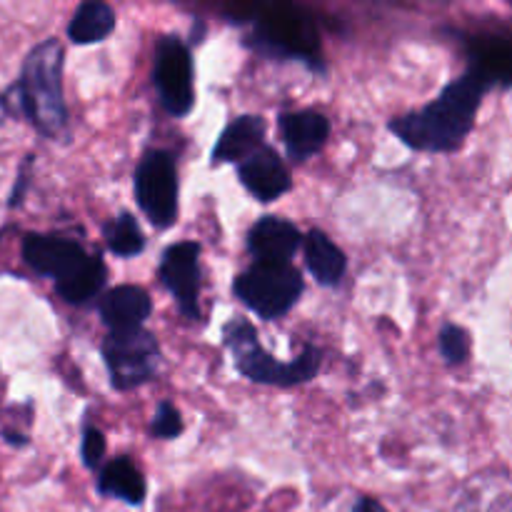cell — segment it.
I'll return each instance as SVG.
<instances>
[{"label": "cell", "instance_id": "23", "mask_svg": "<svg viewBox=\"0 0 512 512\" xmlns=\"http://www.w3.org/2000/svg\"><path fill=\"white\" fill-rule=\"evenodd\" d=\"M353 512H388V510H385L378 500L363 498V500H358V505H355Z\"/></svg>", "mask_w": 512, "mask_h": 512}, {"label": "cell", "instance_id": "2", "mask_svg": "<svg viewBox=\"0 0 512 512\" xmlns=\"http://www.w3.org/2000/svg\"><path fill=\"white\" fill-rule=\"evenodd\" d=\"M63 45L48 38L25 58L20 78L0 103L15 115H25L45 138H58L68 128V108L63 98Z\"/></svg>", "mask_w": 512, "mask_h": 512}, {"label": "cell", "instance_id": "8", "mask_svg": "<svg viewBox=\"0 0 512 512\" xmlns=\"http://www.w3.org/2000/svg\"><path fill=\"white\" fill-rule=\"evenodd\" d=\"M160 280L178 300L180 313L188 320H200V245L193 240L170 245L160 258Z\"/></svg>", "mask_w": 512, "mask_h": 512}, {"label": "cell", "instance_id": "15", "mask_svg": "<svg viewBox=\"0 0 512 512\" xmlns=\"http://www.w3.org/2000/svg\"><path fill=\"white\" fill-rule=\"evenodd\" d=\"M305 245V263L313 278L320 285L330 288L343 280L345 270H348V260H345L343 250L323 233V230H310L303 238Z\"/></svg>", "mask_w": 512, "mask_h": 512}, {"label": "cell", "instance_id": "21", "mask_svg": "<svg viewBox=\"0 0 512 512\" xmlns=\"http://www.w3.org/2000/svg\"><path fill=\"white\" fill-rule=\"evenodd\" d=\"M155 438L173 440L183 433V418H180L178 408L170 400H160L158 408L153 413V423H150Z\"/></svg>", "mask_w": 512, "mask_h": 512}, {"label": "cell", "instance_id": "3", "mask_svg": "<svg viewBox=\"0 0 512 512\" xmlns=\"http://www.w3.org/2000/svg\"><path fill=\"white\" fill-rule=\"evenodd\" d=\"M223 340L225 348L233 355V363L238 368V373L253 380V383L290 388V385L313 380L320 373V365H323V353L318 348H313V345L303 348V353L293 363H280V360H275L273 355L265 353L258 340V330L245 318L230 320L223 330Z\"/></svg>", "mask_w": 512, "mask_h": 512}, {"label": "cell", "instance_id": "16", "mask_svg": "<svg viewBox=\"0 0 512 512\" xmlns=\"http://www.w3.org/2000/svg\"><path fill=\"white\" fill-rule=\"evenodd\" d=\"M115 30V10L103 0H85L68 23V38L75 45L100 43Z\"/></svg>", "mask_w": 512, "mask_h": 512}, {"label": "cell", "instance_id": "18", "mask_svg": "<svg viewBox=\"0 0 512 512\" xmlns=\"http://www.w3.org/2000/svg\"><path fill=\"white\" fill-rule=\"evenodd\" d=\"M105 278H108V270H105L103 260L98 255H93V258L85 255V260L73 273H68L63 280L55 283V290H58L65 303L85 305L103 290Z\"/></svg>", "mask_w": 512, "mask_h": 512}, {"label": "cell", "instance_id": "4", "mask_svg": "<svg viewBox=\"0 0 512 512\" xmlns=\"http://www.w3.org/2000/svg\"><path fill=\"white\" fill-rule=\"evenodd\" d=\"M233 293L245 308L265 320H278L303 295V278L293 265L258 263L233 283Z\"/></svg>", "mask_w": 512, "mask_h": 512}, {"label": "cell", "instance_id": "10", "mask_svg": "<svg viewBox=\"0 0 512 512\" xmlns=\"http://www.w3.org/2000/svg\"><path fill=\"white\" fill-rule=\"evenodd\" d=\"M238 178L243 188L260 203H273L280 195L288 193L290 185H293L280 155L268 145H263L250 158L238 163Z\"/></svg>", "mask_w": 512, "mask_h": 512}, {"label": "cell", "instance_id": "19", "mask_svg": "<svg viewBox=\"0 0 512 512\" xmlns=\"http://www.w3.org/2000/svg\"><path fill=\"white\" fill-rule=\"evenodd\" d=\"M105 240H108L110 253L118 258H133L145 248V235L140 230L138 220L130 213H120L113 223L105 228Z\"/></svg>", "mask_w": 512, "mask_h": 512}, {"label": "cell", "instance_id": "6", "mask_svg": "<svg viewBox=\"0 0 512 512\" xmlns=\"http://www.w3.org/2000/svg\"><path fill=\"white\" fill-rule=\"evenodd\" d=\"M135 200L155 228H170L178 218V168L173 155L150 150L135 170Z\"/></svg>", "mask_w": 512, "mask_h": 512}, {"label": "cell", "instance_id": "17", "mask_svg": "<svg viewBox=\"0 0 512 512\" xmlns=\"http://www.w3.org/2000/svg\"><path fill=\"white\" fill-rule=\"evenodd\" d=\"M98 490L110 498H118L128 505H140L145 500L143 473L125 455L110 460L98 478Z\"/></svg>", "mask_w": 512, "mask_h": 512}, {"label": "cell", "instance_id": "11", "mask_svg": "<svg viewBox=\"0 0 512 512\" xmlns=\"http://www.w3.org/2000/svg\"><path fill=\"white\" fill-rule=\"evenodd\" d=\"M303 245V235L293 223L275 215H265L250 228L248 250L258 263L288 265V260Z\"/></svg>", "mask_w": 512, "mask_h": 512}, {"label": "cell", "instance_id": "7", "mask_svg": "<svg viewBox=\"0 0 512 512\" xmlns=\"http://www.w3.org/2000/svg\"><path fill=\"white\" fill-rule=\"evenodd\" d=\"M153 85L163 108L173 118H185L193 110V60L188 45L175 35H163L155 45Z\"/></svg>", "mask_w": 512, "mask_h": 512}, {"label": "cell", "instance_id": "12", "mask_svg": "<svg viewBox=\"0 0 512 512\" xmlns=\"http://www.w3.org/2000/svg\"><path fill=\"white\" fill-rule=\"evenodd\" d=\"M153 313L150 295L138 285H118L108 290L100 300V318L108 325L110 333H130L143 328L145 320Z\"/></svg>", "mask_w": 512, "mask_h": 512}, {"label": "cell", "instance_id": "9", "mask_svg": "<svg viewBox=\"0 0 512 512\" xmlns=\"http://www.w3.org/2000/svg\"><path fill=\"white\" fill-rule=\"evenodd\" d=\"M23 260L38 275L53 278L58 283L83 263L85 250L75 240L55 238V235H25Z\"/></svg>", "mask_w": 512, "mask_h": 512}, {"label": "cell", "instance_id": "20", "mask_svg": "<svg viewBox=\"0 0 512 512\" xmlns=\"http://www.w3.org/2000/svg\"><path fill=\"white\" fill-rule=\"evenodd\" d=\"M438 348L440 355H443L450 365H463L465 360L470 358V335L465 333L460 325H443L438 338Z\"/></svg>", "mask_w": 512, "mask_h": 512}, {"label": "cell", "instance_id": "1", "mask_svg": "<svg viewBox=\"0 0 512 512\" xmlns=\"http://www.w3.org/2000/svg\"><path fill=\"white\" fill-rule=\"evenodd\" d=\"M493 83L495 80L483 68L473 65L468 73L450 83L438 100L403 118L390 120V133L398 135L408 148L423 153L458 150L473 130L480 103Z\"/></svg>", "mask_w": 512, "mask_h": 512}, {"label": "cell", "instance_id": "5", "mask_svg": "<svg viewBox=\"0 0 512 512\" xmlns=\"http://www.w3.org/2000/svg\"><path fill=\"white\" fill-rule=\"evenodd\" d=\"M103 360L108 368L110 385L120 393L145 385L160 368L158 340L148 330L110 333L103 343Z\"/></svg>", "mask_w": 512, "mask_h": 512}, {"label": "cell", "instance_id": "13", "mask_svg": "<svg viewBox=\"0 0 512 512\" xmlns=\"http://www.w3.org/2000/svg\"><path fill=\"white\" fill-rule=\"evenodd\" d=\"M280 130H283L290 160L303 163L310 155L320 153L323 145L328 143L330 123L325 115L315 113V110H298V113L280 115Z\"/></svg>", "mask_w": 512, "mask_h": 512}, {"label": "cell", "instance_id": "22", "mask_svg": "<svg viewBox=\"0 0 512 512\" xmlns=\"http://www.w3.org/2000/svg\"><path fill=\"white\" fill-rule=\"evenodd\" d=\"M80 453H83L85 468H98L100 460L105 455V435L98 428H85L83 433V445H80Z\"/></svg>", "mask_w": 512, "mask_h": 512}, {"label": "cell", "instance_id": "14", "mask_svg": "<svg viewBox=\"0 0 512 512\" xmlns=\"http://www.w3.org/2000/svg\"><path fill=\"white\" fill-rule=\"evenodd\" d=\"M265 138V120L260 115H240L235 118L223 135L215 143L210 160L215 165L220 163H243L245 158L263 148Z\"/></svg>", "mask_w": 512, "mask_h": 512}]
</instances>
